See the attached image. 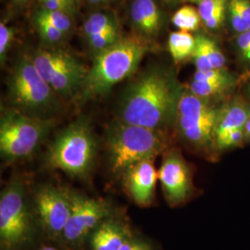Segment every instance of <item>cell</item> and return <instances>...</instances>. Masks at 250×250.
Wrapping results in <instances>:
<instances>
[{
  "label": "cell",
  "instance_id": "29",
  "mask_svg": "<svg viewBox=\"0 0 250 250\" xmlns=\"http://www.w3.org/2000/svg\"><path fill=\"white\" fill-rule=\"evenodd\" d=\"M229 4L238 11L248 30H250V0H230Z\"/></svg>",
  "mask_w": 250,
  "mask_h": 250
},
{
  "label": "cell",
  "instance_id": "31",
  "mask_svg": "<svg viewBox=\"0 0 250 250\" xmlns=\"http://www.w3.org/2000/svg\"><path fill=\"white\" fill-rule=\"evenodd\" d=\"M120 250H153V248L147 242L131 236Z\"/></svg>",
  "mask_w": 250,
  "mask_h": 250
},
{
  "label": "cell",
  "instance_id": "36",
  "mask_svg": "<svg viewBox=\"0 0 250 250\" xmlns=\"http://www.w3.org/2000/svg\"><path fill=\"white\" fill-rule=\"evenodd\" d=\"M38 250H60V249H55V248H50V247H45V248H41Z\"/></svg>",
  "mask_w": 250,
  "mask_h": 250
},
{
  "label": "cell",
  "instance_id": "3",
  "mask_svg": "<svg viewBox=\"0 0 250 250\" xmlns=\"http://www.w3.org/2000/svg\"><path fill=\"white\" fill-rule=\"evenodd\" d=\"M107 146L111 171L124 176L138 162L154 160L167 144L162 131L118 121L107 130Z\"/></svg>",
  "mask_w": 250,
  "mask_h": 250
},
{
  "label": "cell",
  "instance_id": "11",
  "mask_svg": "<svg viewBox=\"0 0 250 250\" xmlns=\"http://www.w3.org/2000/svg\"><path fill=\"white\" fill-rule=\"evenodd\" d=\"M35 201L37 216L47 236L53 240L62 239L72 213V193L53 186H44L36 191Z\"/></svg>",
  "mask_w": 250,
  "mask_h": 250
},
{
  "label": "cell",
  "instance_id": "5",
  "mask_svg": "<svg viewBox=\"0 0 250 250\" xmlns=\"http://www.w3.org/2000/svg\"><path fill=\"white\" fill-rule=\"evenodd\" d=\"M54 93L33 61L22 58L15 64L8 80V97L13 109L40 118L56 107Z\"/></svg>",
  "mask_w": 250,
  "mask_h": 250
},
{
  "label": "cell",
  "instance_id": "21",
  "mask_svg": "<svg viewBox=\"0 0 250 250\" xmlns=\"http://www.w3.org/2000/svg\"><path fill=\"white\" fill-rule=\"evenodd\" d=\"M171 21L174 26L180 29V31L190 33L197 30L202 20L197 9L191 6H185L174 13Z\"/></svg>",
  "mask_w": 250,
  "mask_h": 250
},
{
  "label": "cell",
  "instance_id": "34",
  "mask_svg": "<svg viewBox=\"0 0 250 250\" xmlns=\"http://www.w3.org/2000/svg\"><path fill=\"white\" fill-rule=\"evenodd\" d=\"M245 135H246V138L247 139H250V119H249L246 127H245Z\"/></svg>",
  "mask_w": 250,
  "mask_h": 250
},
{
  "label": "cell",
  "instance_id": "10",
  "mask_svg": "<svg viewBox=\"0 0 250 250\" xmlns=\"http://www.w3.org/2000/svg\"><path fill=\"white\" fill-rule=\"evenodd\" d=\"M72 209L63 232V241L79 246L100 224L110 218V208L100 199L72 193Z\"/></svg>",
  "mask_w": 250,
  "mask_h": 250
},
{
  "label": "cell",
  "instance_id": "42",
  "mask_svg": "<svg viewBox=\"0 0 250 250\" xmlns=\"http://www.w3.org/2000/svg\"></svg>",
  "mask_w": 250,
  "mask_h": 250
},
{
  "label": "cell",
  "instance_id": "20",
  "mask_svg": "<svg viewBox=\"0 0 250 250\" xmlns=\"http://www.w3.org/2000/svg\"><path fill=\"white\" fill-rule=\"evenodd\" d=\"M119 27L115 15L107 12L92 13L83 25V33L85 38L106 32L113 28Z\"/></svg>",
  "mask_w": 250,
  "mask_h": 250
},
{
  "label": "cell",
  "instance_id": "23",
  "mask_svg": "<svg viewBox=\"0 0 250 250\" xmlns=\"http://www.w3.org/2000/svg\"><path fill=\"white\" fill-rule=\"evenodd\" d=\"M35 14L44 19L51 25L61 30L65 35L72 30V17L66 12L49 10L40 7V9H38Z\"/></svg>",
  "mask_w": 250,
  "mask_h": 250
},
{
  "label": "cell",
  "instance_id": "40",
  "mask_svg": "<svg viewBox=\"0 0 250 250\" xmlns=\"http://www.w3.org/2000/svg\"><path fill=\"white\" fill-rule=\"evenodd\" d=\"M248 61H250V55H249V57H248V59H247Z\"/></svg>",
  "mask_w": 250,
  "mask_h": 250
},
{
  "label": "cell",
  "instance_id": "26",
  "mask_svg": "<svg viewBox=\"0 0 250 250\" xmlns=\"http://www.w3.org/2000/svg\"><path fill=\"white\" fill-rule=\"evenodd\" d=\"M192 58L194 60L197 71L205 72L209 70H214L209 62L208 54L206 52L205 46L199 35L196 36V48L194 50Z\"/></svg>",
  "mask_w": 250,
  "mask_h": 250
},
{
  "label": "cell",
  "instance_id": "37",
  "mask_svg": "<svg viewBox=\"0 0 250 250\" xmlns=\"http://www.w3.org/2000/svg\"><path fill=\"white\" fill-rule=\"evenodd\" d=\"M14 2H16L17 4H23V3H25L27 2L28 0H13Z\"/></svg>",
  "mask_w": 250,
  "mask_h": 250
},
{
  "label": "cell",
  "instance_id": "7",
  "mask_svg": "<svg viewBox=\"0 0 250 250\" xmlns=\"http://www.w3.org/2000/svg\"><path fill=\"white\" fill-rule=\"evenodd\" d=\"M34 234L24 188L21 182L15 179L2 191L0 197L1 250H22L33 241Z\"/></svg>",
  "mask_w": 250,
  "mask_h": 250
},
{
  "label": "cell",
  "instance_id": "35",
  "mask_svg": "<svg viewBox=\"0 0 250 250\" xmlns=\"http://www.w3.org/2000/svg\"><path fill=\"white\" fill-rule=\"evenodd\" d=\"M88 1L92 4H106L114 0H88Z\"/></svg>",
  "mask_w": 250,
  "mask_h": 250
},
{
  "label": "cell",
  "instance_id": "9",
  "mask_svg": "<svg viewBox=\"0 0 250 250\" xmlns=\"http://www.w3.org/2000/svg\"><path fill=\"white\" fill-rule=\"evenodd\" d=\"M54 92L72 97L82 89L88 70L72 55L63 51L41 50L32 60Z\"/></svg>",
  "mask_w": 250,
  "mask_h": 250
},
{
  "label": "cell",
  "instance_id": "33",
  "mask_svg": "<svg viewBox=\"0 0 250 250\" xmlns=\"http://www.w3.org/2000/svg\"><path fill=\"white\" fill-rule=\"evenodd\" d=\"M58 1L60 3H62L63 5H65L66 7H68L71 9L73 15L76 14L77 10H78V0H55Z\"/></svg>",
  "mask_w": 250,
  "mask_h": 250
},
{
  "label": "cell",
  "instance_id": "16",
  "mask_svg": "<svg viewBox=\"0 0 250 250\" xmlns=\"http://www.w3.org/2000/svg\"><path fill=\"white\" fill-rule=\"evenodd\" d=\"M250 114V107L241 100H234L220 108L215 128V139L235 130L245 129Z\"/></svg>",
  "mask_w": 250,
  "mask_h": 250
},
{
  "label": "cell",
  "instance_id": "30",
  "mask_svg": "<svg viewBox=\"0 0 250 250\" xmlns=\"http://www.w3.org/2000/svg\"><path fill=\"white\" fill-rule=\"evenodd\" d=\"M230 73L226 72L224 69L223 70H209V71H196L194 74V81H213L218 79H223L229 76Z\"/></svg>",
  "mask_w": 250,
  "mask_h": 250
},
{
  "label": "cell",
  "instance_id": "18",
  "mask_svg": "<svg viewBox=\"0 0 250 250\" xmlns=\"http://www.w3.org/2000/svg\"><path fill=\"white\" fill-rule=\"evenodd\" d=\"M169 51L175 62H182L192 57L196 48V37L189 32H173L169 37Z\"/></svg>",
  "mask_w": 250,
  "mask_h": 250
},
{
  "label": "cell",
  "instance_id": "32",
  "mask_svg": "<svg viewBox=\"0 0 250 250\" xmlns=\"http://www.w3.org/2000/svg\"><path fill=\"white\" fill-rule=\"evenodd\" d=\"M237 45L243 57L247 60L250 53V30L239 35L237 38Z\"/></svg>",
  "mask_w": 250,
  "mask_h": 250
},
{
  "label": "cell",
  "instance_id": "15",
  "mask_svg": "<svg viewBox=\"0 0 250 250\" xmlns=\"http://www.w3.org/2000/svg\"><path fill=\"white\" fill-rule=\"evenodd\" d=\"M131 18L135 29L144 36H157L162 26V14L154 0H134Z\"/></svg>",
  "mask_w": 250,
  "mask_h": 250
},
{
  "label": "cell",
  "instance_id": "28",
  "mask_svg": "<svg viewBox=\"0 0 250 250\" xmlns=\"http://www.w3.org/2000/svg\"><path fill=\"white\" fill-rule=\"evenodd\" d=\"M13 38V31L6 23H0V59L1 62L6 60V55L9 50L10 42Z\"/></svg>",
  "mask_w": 250,
  "mask_h": 250
},
{
  "label": "cell",
  "instance_id": "12",
  "mask_svg": "<svg viewBox=\"0 0 250 250\" xmlns=\"http://www.w3.org/2000/svg\"><path fill=\"white\" fill-rule=\"evenodd\" d=\"M162 189L168 202L176 205L187 200L193 191L191 170L177 151L165 155L158 172Z\"/></svg>",
  "mask_w": 250,
  "mask_h": 250
},
{
  "label": "cell",
  "instance_id": "25",
  "mask_svg": "<svg viewBox=\"0 0 250 250\" xmlns=\"http://www.w3.org/2000/svg\"><path fill=\"white\" fill-rule=\"evenodd\" d=\"M200 38L205 46L206 52L208 54V57L209 59V62L212 65V68L215 70H223L224 69L226 60L222 50L219 48V46L216 45L214 41L208 38L203 35H199Z\"/></svg>",
  "mask_w": 250,
  "mask_h": 250
},
{
  "label": "cell",
  "instance_id": "6",
  "mask_svg": "<svg viewBox=\"0 0 250 250\" xmlns=\"http://www.w3.org/2000/svg\"><path fill=\"white\" fill-rule=\"evenodd\" d=\"M52 125L42 118L16 109L5 112L0 121V152L4 160L20 161L33 155Z\"/></svg>",
  "mask_w": 250,
  "mask_h": 250
},
{
  "label": "cell",
  "instance_id": "39",
  "mask_svg": "<svg viewBox=\"0 0 250 250\" xmlns=\"http://www.w3.org/2000/svg\"><path fill=\"white\" fill-rule=\"evenodd\" d=\"M163 1H165V2H168V3H170V2H171L172 0H163Z\"/></svg>",
  "mask_w": 250,
  "mask_h": 250
},
{
  "label": "cell",
  "instance_id": "22",
  "mask_svg": "<svg viewBox=\"0 0 250 250\" xmlns=\"http://www.w3.org/2000/svg\"><path fill=\"white\" fill-rule=\"evenodd\" d=\"M122 38L120 28L116 27L106 32H102L87 38L90 48L97 54L100 53L110 46L115 45Z\"/></svg>",
  "mask_w": 250,
  "mask_h": 250
},
{
  "label": "cell",
  "instance_id": "13",
  "mask_svg": "<svg viewBox=\"0 0 250 250\" xmlns=\"http://www.w3.org/2000/svg\"><path fill=\"white\" fill-rule=\"evenodd\" d=\"M124 177L125 187L134 202L141 207L151 205L159 178L153 160L138 162L125 172Z\"/></svg>",
  "mask_w": 250,
  "mask_h": 250
},
{
  "label": "cell",
  "instance_id": "17",
  "mask_svg": "<svg viewBox=\"0 0 250 250\" xmlns=\"http://www.w3.org/2000/svg\"><path fill=\"white\" fill-rule=\"evenodd\" d=\"M228 0H199L197 10L206 26L217 30L224 24Z\"/></svg>",
  "mask_w": 250,
  "mask_h": 250
},
{
  "label": "cell",
  "instance_id": "19",
  "mask_svg": "<svg viewBox=\"0 0 250 250\" xmlns=\"http://www.w3.org/2000/svg\"><path fill=\"white\" fill-rule=\"evenodd\" d=\"M235 83L234 78L229 76L213 81H194L190 85V92L199 98L208 99L218 95H222L232 88Z\"/></svg>",
  "mask_w": 250,
  "mask_h": 250
},
{
  "label": "cell",
  "instance_id": "14",
  "mask_svg": "<svg viewBox=\"0 0 250 250\" xmlns=\"http://www.w3.org/2000/svg\"><path fill=\"white\" fill-rule=\"evenodd\" d=\"M131 236L125 224L108 218L91 234L90 242L93 250H120Z\"/></svg>",
  "mask_w": 250,
  "mask_h": 250
},
{
  "label": "cell",
  "instance_id": "38",
  "mask_svg": "<svg viewBox=\"0 0 250 250\" xmlns=\"http://www.w3.org/2000/svg\"><path fill=\"white\" fill-rule=\"evenodd\" d=\"M183 1H190V2H196V3H198L199 0H183Z\"/></svg>",
  "mask_w": 250,
  "mask_h": 250
},
{
  "label": "cell",
  "instance_id": "4",
  "mask_svg": "<svg viewBox=\"0 0 250 250\" xmlns=\"http://www.w3.org/2000/svg\"><path fill=\"white\" fill-rule=\"evenodd\" d=\"M97 142L85 119H79L62 131L50 145L47 164L69 175L85 178L92 169Z\"/></svg>",
  "mask_w": 250,
  "mask_h": 250
},
{
  "label": "cell",
  "instance_id": "27",
  "mask_svg": "<svg viewBox=\"0 0 250 250\" xmlns=\"http://www.w3.org/2000/svg\"><path fill=\"white\" fill-rule=\"evenodd\" d=\"M244 138H246L245 129L235 130L233 132L224 134L223 136L215 139V145L219 149L230 148V147L239 146Z\"/></svg>",
  "mask_w": 250,
  "mask_h": 250
},
{
  "label": "cell",
  "instance_id": "41",
  "mask_svg": "<svg viewBox=\"0 0 250 250\" xmlns=\"http://www.w3.org/2000/svg\"><path fill=\"white\" fill-rule=\"evenodd\" d=\"M249 93H250V87H249Z\"/></svg>",
  "mask_w": 250,
  "mask_h": 250
},
{
  "label": "cell",
  "instance_id": "8",
  "mask_svg": "<svg viewBox=\"0 0 250 250\" xmlns=\"http://www.w3.org/2000/svg\"><path fill=\"white\" fill-rule=\"evenodd\" d=\"M219 109L207 99L191 92L181 97L177 111L179 130L183 138L198 148H207L215 144V128Z\"/></svg>",
  "mask_w": 250,
  "mask_h": 250
},
{
  "label": "cell",
  "instance_id": "24",
  "mask_svg": "<svg viewBox=\"0 0 250 250\" xmlns=\"http://www.w3.org/2000/svg\"><path fill=\"white\" fill-rule=\"evenodd\" d=\"M34 23L40 37L46 43H58L62 40L65 34L58 28L48 23L44 19L35 14Z\"/></svg>",
  "mask_w": 250,
  "mask_h": 250
},
{
  "label": "cell",
  "instance_id": "1",
  "mask_svg": "<svg viewBox=\"0 0 250 250\" xmlns=\"http://www.w3.org/2000/svg\"><path fill=\"white\" fill-rule=\"evenodd\" d=\"M182 95V88L170 72L150 68L125 90L118 109L119 121L163 132L177 119Z\"/></svg>",
  "mask_w": 250,
  "mask_h": 250
},
{
  "label": "cell",
  "instance_id": "2",
  "mask_svg": "<svg viewBox=\"0 0 250 250\" xmlns=\"http://www.w3.org/2000/svg\"><path fill=\"white\" fill-rule=\"evenodd\" d=\"M147 51L148 46L144 38L128 36L122 37L115 45L97 54L82 86V99L102 96L132 75Z\"/></svg>",
  "mask_w": 250,
  "mask_h": 250
}]
</instances>
